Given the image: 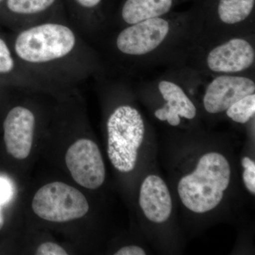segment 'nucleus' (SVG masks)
I'll return each mask as SVG.
<instances>
[{
  "label": "nucleus",
  "instance_id": "nucleus-12",
  "mask_svg": "<svg viewBox=\"0 0 255 255\" xmlns=\"http://www.w3.org/2000/svg\"><path fill=\"white\" fill-rule=\"evenodd\" d=\"M158 90L167 103L155 111L156 118L162 122L167 121L172 127L179 126L180 117L189 120L195 118V105L182 87L173 82L162 80L159 82Z\"/></svg>",
  "mask_w": 255,
  "mask_h": 255
},
{
  "label": "nucleus",
  "instance_id": "nucleus-22",
  "mask_svg": "<svg viewBox=\"0 0 255 255\" xmlns=\"http://www.w3.org/2000/svg\"><path fill=\"white\" fill-rule=\"evenodd\" d=\"M4 216H3L2 211H1V206H0V231L4 226Z\"/></svg>",
  "mask_w": 255,
  "mask_h": 255
},
{
  "label": "nucleus",
  "instance_id": "nucleus-11",
  "mask_svg": "<svg viewBox=\"0 0 255 255\" xmlns=\"http://www.w3.org/2000/svg\"><path fill=\"white\" fill-rule=\"evenodd\" d=\"M139 204L149 221L162 223L172 214V200L167 184L155 174L147 176L140 187Z\"/></svg>",
  "mask_w": 255,
  "mask_h": 255
},
{
  "label": "nucleus",
  "instance_id": "nucleus-17",
  "mask_svg": "<svg viewBox=\"0 0 255 255\" xmlns=\"http://www.w3.org/2000/svg\"><path fill=\"white\" fill-rule=\"evenodd\" d=\"M227 116L233 122L244 124L254 117L255 93L251 94L237 101L226 111Z\"/></svg>",
  "mask_w": 255,
  "mask_h": 255
},
{
  "label": "nucleus",
  "instance_id": "nucleus-5",
  "mask_svg": "<svg viewBox=\"0 0 255 255\" xmlns=\"http://www.w3.org/2000/svg\"><path fill=\"white\" fill-rule=\"evenodd\" d=\"M171 31L172 24L162 17L128 25L114 38V49L119 54L128 58L150 54L163 44Z\"/></svg>",
  "mask_w": 255,
  "mask_h": 255
},
{
  "label": "nucleus",
  "instance_id": "nucleus-4",
  "mask_svg": "<svg viewBox=\"0 0 255 255\" xmlns=\"http://www.w3.org/2000/svg\"><path fill=\"white\" fill-rule=\"evenodd\" d=\"M38 217L53 223H65L83 217L90 209L86 197L65 183H49L38 189L32 201Z\"/></svg>",
  "mask_w": 255,
  "mask_h": 255
},
{
  "label": "nucleus",
  "instance_id": "nucleus-7",
  "mask_svg": "<svg viewBox=\"0 0 255 255\" xmlns=\"http://www.w3.org/2000/svg\"><path fill=\"white\" fill-rule=\"evenodd\" d=\"M36 126V114L26 106L16 105L9 111L3 122V130L5 146L10 155L17 159L27 158Z\"/></svg>",
  "mask_w": 255,
  "mask_h": 255
},
{
  "label": "nucleus",
  "instance_id": "nucleus-16",
  "mask_svg": "<svg viewBox=\"0 0 255 255\" xmlns=\"http://www.w3.org/2000/svg\"><path fill=\"white\" fill-rule=\"evenodd\" d=\"M255 3V0H219V19L225 24L241 23L251 16Z\"/></svg>",
  "mask_w": 255,
  "mask_h": 255
},
{
  "label": "nucleus",
  "instance_id": "nucleus-6",
  "mask_svg": "<svg viewBox=\"0 0 255 255\" xmlns=\"http://www.w3.org/2000/svg\"><path fill=\"white\" fill-rule=\"evenodd\" d=\"M65 163L74 180L82 187L96 189L105 182V162L98 146L90 139L74 142L67 151Z\"/></svg>",
  "mask_w": 255,
  "mask_h": 255
},
{
  "label": "nucleus",
  "instance_id": "nucleus-21",
  "mask_svg": "<svg viewBox=\"0 0 255 255\" xmlns=\"http://www.w3.org/2000/svg\"><path fill=\"white\" fill-rule=\"evenodd\" d=\"M116 255H145L146 253L140 247L131 246H126L121 248L117 253Z\"/></svg>",
  "mask_w": 255,
  "mask_h": 255
},
{
  "label": "nucleus",
  "instance_id": "nucleus-18",
  "mask_svg": "<svg viewBox=\"0 0 255 255\" xmlns=\"http://www.w3.org/2000/svg\"><path fill=\"white\" fill-rule=\"evenodd\" d=\"M242 166L244 168L243 174V182L248 190L255 194V163L250 157H244L241 160Z\"/></svg>",
  "mask_w": 255,
  "mask_h": 255
},
{
  "label": "nucleus",
  "instance_id": "nucleus-15",
  "mask_svg": "<svg viewBox=\"0 0 255 255\" xmlns=\"http://www.w3.org/2000/svg\"><path fill=\"white\" fill-rule=\"evenodd\" d=\"M70 22L84 36L90 34L97 26V11L104 0H63Z\"/></svg>",
  "mask_w": 255,
  "mask_h": 255
},
{
  "label": "nucleus",
  "instance_id": "nucleus-14",
  "mask_svg": "<svg viewBox=\"0 0 255 255\" xmlns=\"http://www.w3.org/2000/svg\"><path fill=\"white\" fill-rule=\"evenodd\" d=\"M173 0H126L120 18L126 26L150 18L162 17L172 9Z\"/></svg>",
  "mask_w": 255,
  "mask_h": 255
},
{
  "label": "nucleus",
  "instance_id": "nucleus-8",
  "mask_svg": "<svg viewBox=\"0 0 255 255\" xmlns=\"http://www.w3.org/2000/svg\"><path fill=\"white\" fill-rule=\"evenodd\" d=\"M0 14L14 31L67 15L63 0H4L0 5Z\"/></svg>",
  "mask_w": 255,
  "mask_h": 255
},
{
  "label": "nucleus",
  "instance_id": "nucleus-9",
  "mask_svg": "<svg viewBox=\"0 0 255 255\" xmlns=\"http://www.w3.org/2000/svg\"><path fill=\"white\" fill-rule=\"evenodd\" d=\"M254 46L248 40L233 38L211 49L206 64L211 72L223 75L241 73L255 64Z\"/></svg>",
  "mask_w": 255,
  "mask_h": 255
},
{
  "label": "nucleus",
  "instance_id": "nucleus-23",
  "mask_svg": "<svg viewBox=\"0 0 255 255\" xmlns=\"http://www.w3.org/2000/svg\"><path fill=\"white\" fill-rule=\"evenodd\" d=\"M4 1V0H0V5L2 4L3 1Z\"/></svg>",
  "mask_w": 255,
  "mask_h": 255
},
{
  "label": "nucleus",
  "instance_id": "nucleus-2",
  "mask_svg": "<svg viewBox=\"0 0 255 255\" xmlns=\"http://www.w3.org/2000/svg\"><path fill=\"white\" fill-rule=\"evenodd\" d=\"M231 176V166L226 157L219 152H208L199 159L194 172L179 181V198L184 206L193 212H208L222 201Z\"/></svg>",
  "mask_w": 255,
  "mask_h": 255
},
{
  "label": "nucleus",
  "instance_id": "nucleus-19",
  "mask_svg": "<svg viewBox=\"0 0 255 255\" xmlns=\"http://www.w3.org/2000/svg\"><path fill=\"white\" fill-rule=\"evenodd\" d=\"M37 255H68L65 250L56 243L46 242L38 247L36 250Z\"/></svg>",
  "mask_w": 255,
  "mask_h": 255
},
{
  "label": "nucleus",
  "instance_id": "nucleus-1",
  "mask_svg": "<svg viewBox=\"0 0 255 255\" xmlns=\"http://www.w3.org/2000/svg\"><path fill=\"white\" fill-rule=\"evenodd\" d=\"M9 42L24 68L58 90L98 75L102 68L98 55L67 15L14 31Z\"/></svg>",
  "mask_w": 255,
  "mask_h": 255
},
{
  "label": "nucleus",
  "instance_id": "nucleus-20",
  "mask_svg": "<svg viewBox=\"0 0 255 255\" xmlns=\"http://www.w3.org/2000/svg\"><path fill=\"white\" fill-rule=\"evenodd\" d=\"M12 186L5 178L0 177V206L10 200L12 196Z\"/></svg>",
  "mask_w": 255,
  "mask_h": 255
},
{
  "label": "nucleus",
  "instance_id": "nucleus-3",
  "mask_svg": "<svg viewBox=\"0 0 255 255\" xmlns=\"http://www.w3.org/2000/svg\"><path fill=\"white\" fill-rule=\"evenodd\" d=\"M109 158L119 172L128 173L135 168L138 149L145 136L141 114L128 105L114 109L107 122Z\"/></svg>",
  "mask_w": 255,
  "mask_h": 255
},
{
  "label": "nucleus",
  "instance_id": "nucleus-10",
  "mask_svg": "<svg viewBox=\"0 0 255 255\" xmlns=\"http://www.w3.org/2000/svg\"><path fill=\"white\" fill-rule=\"evenodd\" d=\"M255 93V83L251 78L222 75L210 82L204 94V108L209 114H219L237 101Z\"/></svg>",
  "mask_w": 255,
  "mask_h": 255
},
{
  "label": "nucleus",
  "instance_id": "nucleus-13",
  "mask_svg": "<svg viewBox=\"0 0 255 255\" xmlns=\"http://www.w3.org/2000/svg\"><path fill=\"white\" fill-rule=\"evenodd\" d=\"M0 78L16 86L39 91H59L24 68L15 56L9 42L0 36Z\"/></svg>",
  "mask_w": 255,
  "mask_h": 255
}]
</instances>
